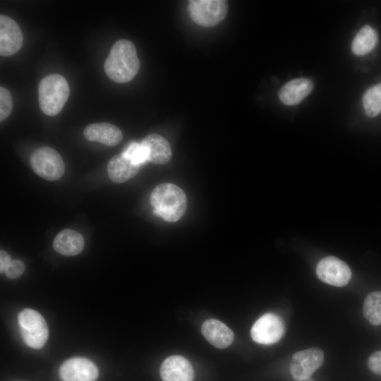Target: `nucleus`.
<instances>
[{"instance_id":"nucleus-1","label":"nucleus","mask_w":381,"mask_h":381,"mask_svg":"<svg viewBox=\"0 0 381 381\" xmlns=\"http://www.w3.org/2000/svg\"><path fill=\"white\" fill-rule=\"evenodd\" d=\"M104 68L107 75L116 83H127L134 78L139 71L140 61L133 43L128 40L116 42Z\"/></svg>"},{"instance_id":"nucleus-2","label":"nucleus","mask_w":381,"mask_h":381,"mask_svg":"<svg viewBox=\"0 0 381 381\" xmlns=\"http://www.w3.org/2000/svg\"><path fill=\"white\" fill-rule=\"evenodd\" d=\"M150 203L154 214L169 222L178 221L184 214L187 207L185 193L169 183L155 188L150 195Z\"/></svg>"},{"instance_id":"nucleus-3","label":"nucleus","mask_w":381,"mask_h":381,"mask_svg":"<svg viewBox=\"0 0 381 381\" xmlns=\"http://www.w3.org/2000/svg\"><path fill=\"white\" fill-rule=\"evenodd\" d=\"M70 93L66 80L59 74H51L41 80L38 99L41 110L48 116H55L63 109Z\"/></svg>"},{"instance_id":"nucleus-4","label":"nucleus","mask_w":381,"mask_h":381,"mask_svg":"<svg viewBox=\"0 0 381 381\" xmlns=\"http://www.w3.org/2000/svg\"><path fill=\"white\" fill-rule=\"evenodd\" d=\"M18 319L24 342L35 349L44 346L48 339L49 329L42 315L35 310L25 308L19 313Z\"/></svg>"},{"instance_id":"nucleus-5","label":"nucleus","mask_w":381,"mask_h":381,"mask_svg":"<svg viewBox=\"0 0 381 381\" xmlns=\"http://www.w3.org/2000/svg\"><path fill=\"white\" fill-rule=\"evenodd\" d=\"M30 162L32 170L48 181L58 180L64 173L63 159L57 151L49 147L35 150L30 157Z\"/></svg>"},{"instance_id":"nucleus-6","label":"nucleus","mask_w":381,"mask_h":381,"mask_svg":"<svg viewBox=\"0 0 381 381\" xmlns=\"http://www.w3.org/2000/svg\"><path fill=\"white\" fill-rule=\"evenodd\" d=\"M188 9L195 23L203 27H212L225 18L228 4L224 0H191Z\"/></svg>"},{"instance_id":"nucleus-7","label":"nucleus","mask_w":381,"mask_h":381,"mask_svg":"<svg viewBox=\"0 0 381 381\" xmlns=\"http://www.w3.org/2000/svg\"><path fill=\"white\" fill-rule=\"evenodd\" d=\"M323 361L324 352L319 348L299 351L292 356L290 373L296 381L308 379L321 367Z\"/></svg>"},{"instance_id":"nucleus-8","label":"nucleus","mask_w":381,"mask_h":381,"mask_svg":"<svg viewBox=\"0 0 381 381\" xmlns=\"http://www.w3.org/2000/svg\"><path fill=\"white\" fill-rule=\"evenodd\" d=\"M285 332L281 318L266 313L255 321L250 329L253 341L260 344H273L281 339Z\"/></svg>"},{"instance_id":"nucleus-9","label":"nucleus","mask_w":381,"mask_h":381,"mask_svg":"<svg viewBox=\"0 0 381 381\" xmlns=\"http://www.w3.org/2000/svg\"><path fill=\"white\" fill-rule=\"evenodd\" d=\"M316 274L322 282L337 287L346 285L351 277L347 264L334 256H328L319 261Z\"/></svg>"},{"instance_id":"nucleus-10","label":"nucleus","mask_w":381,"mask_h":381,"mask_svg":"<svg viewBox=\"0 0 381 381\" xmlns=\"http://www.w3.org/2000/svg\"><path fill=\"white\" fill-rule=\"evenodd\" d=\"M98 375L95 364L83 357L68 359L59 368V376L62 381H96Z\"/></svg>"},{"instance_id":"nucleus-11","label":"nucleus","mask_w":381,"mask_h":381,"mask_svg":"<svg viewBox=\"0 0 381 381\" xmlns=\"http://www.w3.org/2000/svg\"><path fill=\"white\" fill-rule=\"evenodd\" d=\"M23 42V36L18 23L10 17L0 16V54L11 56L18 52Z\"/></svg>"},{"instance_id":"nucleus-12","label":"nucleus","mask_w":381,"mask_h":381,"mask_svg":"<svg viewBox=\"0 0 381 381\" xmlns=\"http://www.w3.org/2000/svg\"><path fill=\"white\" fill-rule=\"evenodd\" d=\"M162 381H193L194 371L190 363L181 356L166 358L160 367Z\"/></svg>"},{"instance_id":"nucleus-13","label":"nucleus","mask_w":381,"mask_h":381,"mask_svg":"<svg viewBox=\"0 0 381 381\" xmlns=\"http://www.w3.org/2000/svg\"><path fill=\"white\" fill-rule=\"evenodd\" d=\"M147 161L156 164H164L171 157V149L169 142L162 136L151 133L142 140Z\"/></svg>"},{"instance_id":"nucleus-14","label":"nucleus","mask_w":381,"mask_h":381,"mask_svg":"<svg viewBox=\"0 0 381 381\" xmlns=\"http://www.w3.org/2000/svg\"><path fill=\"white\" fill-rule=\"evenodd\" d=\"M83 135L89 141L99 142L107 146L116 145L123 138L119 128L105 122L87 125L83 131Z\"/></svg>"},{"instance_id":"nucleus-15","label":"nucleus","mask_w":381,"mask_h":381,"mask_svg":"<svg viewBox=\"0 0 381 381\" xmlns=\"http://www.w3.org/2000/svg\"><path fill=\"white\" fill-rule=\"evenodd\" d=\"M205 338L214 346L224 349L233 342L234 335L231 329L219 320L209 319L201 327Z\"/></svg>"},{"instance_id":"nucleus-16","label":"nucleus","mask_w":381,"mask_h":381,"mask_svg":"<svg viewBox=\"0 0 381 381\" xmlns=\"http://www.w3.org/2000/svg\"><path fill=\"white\" fill-rule=\"evenodd\" d=\"M313 82L306 78L291 80L279 90L278 96L286 105H296L306 98L313 90Z\"/></svg>"},{"instance_id":"nucleus-17","label":"nucleus","mask_w":381,"mask_h":381,"mask_svg":"<svg viewBox=\"0 0 381 381\" xmlns=\"http://www.w3.org/2000/svg\"><path fill=\"white\" fill-rule=\"evenodd\" d=\"M139 169L140 165L133 163L123 153L114 156L107 164L109 177L116 183H121L132 179Z\"/></svg>"},{"instance_id":"nucleus-18","label":"nucleus","mask_w":381,"mask_h":381,"mask_svg":"<svg viewBox=\"0 0 381 381\" xmlns=\"http://www.w3.org/2000/svg\"><path fill=\"white\" fill-rule=\"evenodd\" d=\"M85 241L83 236L78 231L66 229L59 232L54 239V249L65 256L79 254L83 249Z\"/></svg>"},{"instance_id":"nucleus-19","label":"nucleus","mask_w":381,"mask_h":381,"mask_svg":"<svg viewBox=\"0 0 381 381\" xmlns=\"http://www.w3.org/2000/svg\"><path fill=\"white\" fill-rule=\"evenodd\" d=\"M377 42V31L371 26L365 25L353 38L351 44L352 52L356 56L365 55L375 47Z\"/></svg>"},{"instance_id":"nucleus-20","label":"nucleus","mask_w":381,"mask_h":381,"mask_svg":"<svg viewBox=\"0 0 381 381\" xmlns=\"http://www.w3.org/2000/svg\"><path fill=\"white\" fill-rule=\"evenodd\" d=\"M363 314L373 325H381V291L370 293L365 298Z\"/></svg>"},{"instance_id":"nucleus-21","label":"nucleus","mask_w":381,"mask_h":381,"mask_svg":"<svg viewBox=\"0 0 381 381\" xmlns=\"http://www.w3.org/2000/svg\"><path fill=\"white\" fill-rule=\"evenodd\" d=\"M363 105L369 117H375L381 112V83L370 87L365 92Z\"/></svg>"},{"instance_id":"nucleus-22","label":"nucleus","mask_w":381,"mask_h":381,"mask_svg":"<svg viewBox=\"0 0 381 381\" xmlns=\"http://www.w3.org/2000/svg\"><path fill=\"white\" fill-rule=\"evenodd\" d=\"M122 153L133 163L140 166L147 161L145 151L141 143H131Z\"/></svg>"},{"instance_id":"nucleus-23","label":"nucleus","mask_w":381,"mask_h":381,"mask_svg":"<svg viewBox=\"0 0 381 381\" xmlns=\"http://www.w3.org/2000/svg\"><path fill=\"white\" fill-rule=\"evenodd\" d=\"M13 108L12 97L10 92L4 87H0V121L6 119Z\"/></svg>"},{"instance_id":"nucleus-24","label":"nucleus","mask_w":381,"mask_h":381,"mask_svg":"<svg viewBox=\"0 0 381 381\" xmlns=\"http://www.w3.org/2000/svg\"><path fill=\"white\" fill-rule=\"evenodd\" d=\"M25 271L23 262L18 260H11L6 268L4 273L9 279H16L19 277Z\"/></svg>"},{"instance_id":"nucleus-25","label":"nucleus","mask_w":381,"mask_h":381,"mask_svg":"<svg viewBox=\"0 0 381 381\" xmlns=\"http://www.w3.org/2000/svg\"><path fill=\"white\" fill-rule=\"evenodd\" d=\"M367 365L375 374L381 375V351H377L370 356Z\"/></svg>"},{"instance_id":"nucleus-26","label":"nucleus","mask_w":381,"mask_h":381,"mask_svg":"<svg viewBox=\"0 0 381 381\" xmlns=\"http://www.w3.org/2000/svg\"><path fill=\"white\" fill-rule=\"evenodd\" d=\"M11 262L10 255L4 250L0 251V272H4L6 268Z\"/></svg>"},{"instance_id":"nucleus-27","label":"nucleus","mask_w":381,"mask_h":381,"mask_svg":"<svg viewBox=\"0 0 381 381\" xmlns=\"http://www.w3.org/2000/svg\"><path fill=\"white\" fill-rule=\"evenodd\" d=\"M300 381H314V380L312 378L309 377L308 379L300 380Z\"/></svg>"}]
</instances>
